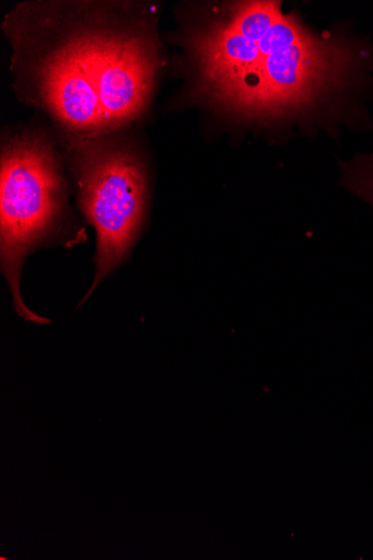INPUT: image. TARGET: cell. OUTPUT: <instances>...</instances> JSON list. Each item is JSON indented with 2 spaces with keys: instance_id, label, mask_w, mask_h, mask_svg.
Listing matches in <instances>:
<instances>
[{
  "instance_id": "cell-1",
  "label": "cell",
  "mask_w": 373,
  "mask_h": 560,
  "mask_svg": "<svg viewBox=\"0 0 373 560\" xmlns=\"http://www.w3.org/2000/svg\"><path fill=\"white\" fill-rule=\"evenodd\" d=\"M178 20L185 104L276 139L371 127L369 36L316 30L277 0L186 3Z\"/></svg>"
},
{
  "instance_id": "cell-2",
  "label": "cell",
  "mask_w": 373,
  "mask_h": 560,
  "mask_svg": "<svg viewBox=\"0 0 373 560\" xmlns=\"http://www.w3.org/2000/svg\"><path fill=\"white\" fill-rule=\"evenodd\" d=\"M104 2H25L7 15L18 94L65 138L105 135L97 96Z\"/></svg>"
},
{
  "instance_id": "cell-3",
  "label": "cell",
  "mask_w": 373,
  "mask_h": 560,
  "mask_svg": "<svg viewBox=\"0 0 373 560\" xmlns=\"http://www.w3.org/2000/svg\"><path fill=\"white\" fill-rule=\"evenodd\" d=\"M67 185L58 152L36 131H23L2 145L0 186V259L20 317L39 325L53 322L32 313L21 295L28 254L48 242L67 219Z\"/></svg>"
},
{
  "instance_id": "cell-4",
  "label": "cell",
  "mask_w": 373,
  "mask_h": 560,
  "mask_svg": "<svg viewBox=\"0 0 373 560\" xmlns=\"http://www.w3.org/2000/svg\"><path fill=\"white\" fill-rule=\"evenodd\" d=\"M65 140L79 207L96 232L95 278L82 304L129 256L145 217L148 179L139 152L115 132Z\"/></svg>"
},
{
  "instance_id": "cell-5",
  "label": "cell",
  "mask_w": 373,
  "mask_h": 560,
  "mask_svg": "<svg viewBox=\"0 0 373 560\" xmlns=\"http://www.w3.org/2000/svg\"><path fill=\"white\" fill-rule=\"evenodd\" d=\"M151 4H103L96 88L106 133L142 117L163 69L158 7Z\"/></svg>"
},
{
  "instance_id": "cell-6",
  "label": "cell",
  "mask_w": 373,
  "mask_h": 560,
  "mask_svg": "<svg viewBox=\"0 0 373 560\" xmlns=\"http://www.w3.org/2000/svg\"><path fill=\"white\" fill-rule=\"evenodd\" d=\"M340 183L373 212V149L340 163Z\"/></svg>"
}]
</instances>
